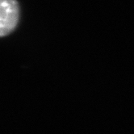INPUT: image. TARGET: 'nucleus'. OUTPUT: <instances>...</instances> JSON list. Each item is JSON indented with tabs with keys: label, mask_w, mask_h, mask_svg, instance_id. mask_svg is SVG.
Segmentation results:
<instances>
[{
	"label": "nucleus",
	"mask_w": 134,
	"mask_h": 134,
	"mask_svg": "<svg viewBox=\"0 0 134 134\" xmlns=\"http://www.w3.org/2000/svg\"><path fill=\"white\" fill-rule=\"evenodd\" d=\"M19 21V6L16 0H1L0 35L7 36L11 33Z\"/></svg>",
	"instance_id": "nucleus-1"
}]
</instances>
